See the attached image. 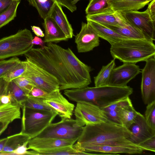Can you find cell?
Segmentation results:
<instances>
[{
    "instance_id": "6da1fadb",
    "label": "cell",
    "mask_w": 155,
    "mask_h": 155,
    "mask_svg": "<svg viewBox=\"0 0 155 155\" xmlns=\"http://www.w3.org/2000/svg\"><path fill=\"white\" fill-rule=\"evenodd\" d=\"M24 55L26 59L54 76L60 91L84 88L91 82L92 68L80 61L69 48L65 49L48 43L43 47L32 48Z\"/></svg>"
},
{
    "instance_id": "7a4b0ae2",
    "label": "cell",
    "mask_w": 155,
    "mask_h": 155,
    "mask_svg": "<svg viewBox=\"0 0 155 155\" xmlns=\"http://www.w3.org/2000/svg\"><path fill=\"white\" fill-rule=\"evenodd\" d=\"M131 135L128 129L109 120L83 127L81 134L73 147L79 150L86 146L133 143L128 139Z\"/></svg>"
},
{
    "instance_id": "3957f363",
    "label": "cell",
    "mask_w": 155,
    "mask_h": 155,
    "mask_svg": "<svg viewBox=\"0 0 155 155\" xmlns=\"http://www.w3.org/2000/svg\"><path fill=\"white\" fill-rule=\"evenodd\" d=\"M133 92V88L127 85L118 87L106 85L65 89L64 94L71 101L77 103L89 102L101 108L129 97Z\"/></svg>"
},
{
    "instance_id": "277c9868",
    "label": "cell",
    "mask_w": 155,
    "mask_h": 155,
    "mask_svg": "<svg viewBox=\"0 0 155 155\" xmlns=\"http://www.w3.org/2000/svg\"><path fill=\"white\" fill-rule=\"evenodd\" d=\"M110 52L114 59L135 64L155 56V45L147 39H126L111 45Z\"/></svg>"
},
{
    "instance_id": "5b68a950",
    "label": "cell",
    "mask_w": 155,
    "mask_h": 155,
    "mask_svg": "<svg viewBox=\"0 0 155 155\" xmlns=\"http://www.w3.org/2000/svg\"><path fill=\"white\" fill-rule=\"evenodd\" d=\"M22 110L21 132L31 139L37 136L51 123L58 114L29 108L24 106Z\"/></svg>"
},
{
    "instance_id": "8992f818",
    "label": "cell",
    "mask_w": 155,
    "mask_h": 155,
    "mask_svg": "<svg viewBox=\"0 0 155 155\" xmlns=\"http://www.w3.org/2000/svg\"><path fill=\"white\" fill-rule=\"evenodd\" d=\"M31 31L25 28L0 39V60L25 54L33 48Z\"/></svg>"
},
{
    "instance_id": "52a82bcc",
    "label": "cell",
    "mask_w": 155,
    "mask_h": 155,
    "mask_svg": "<svg viewBox=\"0 0 155 155\" xmlns=\"http://www.w3.org/2000/svg\"><path fill=\"white\" fill-rule=\"evenodd\" d=\"M83 127L78 126L75 120L61 119L56 123H51L36 137L52 138L76 142L82 133Z\"/></svg>"
},
{
    "instance_id": "ba28073f",
    "label": "cell",
    "mask_w": 155,
    "mask_h": 155,
    "mask_svg": "<svg viewBox=\"0 0 155 155\" xmlns=\"http://www.w3.org/2000/svg\"><path fill=\"white\" fill-rule=\"evenodd\" d=\"M25 60L27 67L23 76L31 81L35 87L48 93L59 90V83L54 76L29 60Z\"/></svg>"
},
{
    "instance_id": "9c48e42d",
    "label": "cell",
    "mask_w": 155,
    "mask_h": 155,
    "mask_svg": "<svg viewBox=\"0 0 155 155\" xmlns=\"http://www.w3.org/2000/svg\"><path fill=\"white\" fill-rule=\"evenodd\" d=\"M74 114L77 125L81 127L105 122L109 120L100 107L89 102L77 103Z\"/></svg>"
},
{
    "instance_id": "30bf717a",
    "label": "cell",
    "mask_w": 155,
    "mask_h": 155,
    "mask_svg": "<svg viewBox=\"0 0 155 155\" xmlns=\"http://www.w3.org/2000/svg\"><path fill=\"white\" fill-rule=\"evenodd\" d=\"M120 13L128 21L141 32L147 40L152 41L155 40V21L152 19L147 10L143 12L130 11Z\"/></svg>"
},
{
    "instance_id": "8fae6325",
    "label": "cell",
    "mask_w": 155,
    "mask_h": 155,
    "mask_svg": "<svg viewBox=\"0 0 155 155\" xmlns=\"http://www.w3.org/2000/svg\"><path fill=\"white\" fill-rule=\"evenodd\" d=\"M145 61V65L141 71V90L143 101L147 105L155 101V56Z\"/></svg>"
},
{
    "instance_id": "7c38bea8",
    "label": "cell",
    "mask_w": 155,
    "mask_h": 155,
    "mask_svg": "<svg viewBox=\"0 0 155 155\" xmlns=\"http://www.w3.org/2000/svg\"><path fill=\"white\" fill-rule=\"evenodd\" d=\"M99 38L95 30L88 22H82L81 30L75 38L78 52H86L92 50L99 45Z\"/></svg>"
},
{
    "instance_id": "4fadbf2b",
    "label": "cell",
    "mask_w": 155,
    "mask_h": 155,
    "mask_svg": "<svg viewBox=\"0 0 155 155\" xmlns=\"http://www.w3.org/2000/svg\"><path fill=\"white\" fill-rule=\"evenodd\" d=\"M141 72L139 66L135 64L124 63L112 70L108 85L123 87Z\"/></svg>"
},
{
    "instance_id": "5bb4252c",
    "label": "cell",
    "mask_w": 155,
    "mask_h": 155,
    "mask_svg": "<svg viewBox=\"0 0 155 155\" xmlns=\"http://www.w3.org/2000/svg\"><path fill=\"white\" fill-rule=\"evenodd\" d=\"M79 150L85 152H94L107 154H140L144 150L139 146L133 143L86 146L80 148Z\"/></svg>"
},
{
    "instance_id": "9a60e30c",
    "label": "cell",
    "mask_w": 155,
    "mask_h": 155,
    "mask_svg": "<svg viewBox=\"0 0 155 155\" xmlns=\"http://www.w3.org/2000/svg\"><path fill=\"white\" fill-rule=\"evenodd\" d=\"M60 91L58 90L50 93L43 101L55 110L61 119L71 118L73 114L74 105L69 102Z\"/></svg>"
},
{
    "instance_id": "2e32d148",
    "label": "cell",
    "mask_w": 155,
    "mask_h": 155,
    "mask_svg": "<svg viewBox=\"0 0 155 155\" xmlns=\"http://www.w3.org/2000/svg\"><path fill=\"white\" fill-rule=\"evenodd\" d=\"M128 129L131 131V135L128 140L137 145L155 136V130L148 125L144 116L139 112Z\"/></svg>"
},
{
    "instance_id": "e0dca14e",
    "label": "cell",
    "mask_w": 155,
    "mask_h": 155,
    "mask_svg": "<svg viewBox=\"0 0 155 155\" xmlns=\"http://www.w3.org/2000/svg\"><path fill=\"white\" fill-rule=\"evenodd\" d=\"M75 142L73 141L57 138L35 137L29 140L27 147L28 150L44 151L72 146Z\"/></svg>"
},
{
    "instance_id": "ac0fdd59",
    "label": "cell",
    "mask_w": 155,
    "mask_h": 155,
    "mask_svg": "<svg viewBox=\"0 0 155 155\" xmlns=\"http://www.w3.org/2000/svg\"><path fill=\"white\" fill-rule=\"evenodd\" d=\"M114 14L119 21L120 25H104L128 38L147 40L141 32L123 16L120 12H114Z\"/></svg>"
},
{
    "instance_id": "d6986e66",
    "label": "cell",
    "mask_w": 155,
    "mask_h": 155,
    "mask_svg": "<svg viewBox=\"0 0 155 155\" xmlns=\"http://www.w3.org/2000/svg\"><path fill=\"white\" fill-rule=\"evenodd\" d=\"M29 4L37 10L41 18L44 19L49 16L55 2L66 7L71 12L76 11V5L72 3V0H27Z\"/></svg>"
},
{
    "instance_id": "ffe728a7",
    "label": "cell",
    "mask_w": 155,
    "mask_h": 155,
    "mask_svg": "<svg viewBox=\"0 0 155 155\" xmlns=\"http://www.w3.org/2000/svg\"><path fill=\"white\" fill-rule=\"evenodd\" d=\"M44 20L42 25L45 30V43L58 42L68 39L51 17L49 16Z\"/></svg>"
},
{
    "instance_id": "44dd1931",
    "label": "cell",
    "mask_w": 155,
    "mask_h": 155,
    "mask_svg": "<svg viewBox=\"0 0 155 155\" xmlns=\"http://www.w3.org/2000/svg\"><path fill=\"white\" fill-rule=\"evenodd\" d=\"M152 0H107L109 7L114 12L136 11L143 8Z\"/></svg>"
},
{
    "instance_id": "7402d4cb",
    "label": "cell",
    "mask_w": 155,
    "mask_h": 155,
    "mask_svg": "<svg viewBox=\"0 0 155 155\" xmlns=\"http://www.w3.org/2000/svg\"><path fill=\"white\" fill-rule=\"evenodd\" d=\"M61 6L55 2L49 16L54 19L68 38H71L74 36L73 30Z\"/></svg>"
},
{
    "instance_id": "603a6c76",
    "label": "cell",
    "mask_w": 155,
    "mask_h": 155,
    "mask_svg": "<svg viewBox=\"0 0 155 155\" xmlns=\"http://www.w3.org/2000/svg\"><path fill=\"white\" fill-rule=\"evenodd\" d=\"M87 21L94 29L99 38L107 41L110 45L122 40L129 38L122 36L104 25L90 21Z\"/></svg>"
},
{
    "instance_id": "cb8c5ba5",
    "label": "cell",
    "mask_w": 155,
    "mask_h": 155,
    "mask_svg": "<svg viewBox=\"0 0 155 155\" xmlns=\"http://www.w3.org/2000/svg\"><path fill=\"white\" fill-rule=\"evenodd\" d=\"M21 107L18 105L9 103L0 105V122L11 123L21 119Z\"/></svg>"
},
{
    "instance_id": "d4e9b609",
    "label": "cell",
    "mask_w": 155,
    "mask_h": 155,
    "mask_svg": "<svg viewBox=\"0 0 155 155\" xmlns=\"http://www.w3.org/2000/svg\"><path fill=\"white\" fill-rule=\"evenodd\" d=\"M114 11L108 9L95 14L87 15V21H90L104 25H120V23L114 14Z\"/></svg>"
},
{
    "instance_id": "484cf974",
    "label": "cell",
    "mask_w": 155,
    "mask_h": 155,
    "mask_svg": "<svg viewBox=\"0 0 155 155\" xmlns=\"http://www.w3.org/2000/svg\"><path fill=\"white\" fill-rule=\"evenodd\" d=\"M131 103V100L128 97L101 108L105 112L110 120L120 124L118 118L119 112L123 107Z\"/></svg>"
},
{
    "instance_id": "4316f807",
    "label": "cell",
    "mask_w": 155,
    "mask_h": 155,
    "mask_svg": "<svg viewBox=\"0 0 155 155\" xmlns=\"http://www.w3.org/2000/svg\"><path fill=\"white\" fill-rule=\"evenodd\" d=\"M96 154L82 151L75 149L73 145L64 147L50 150L28 151V155H88Z\"/></svg>"
},
{
    "instance_id": "83f0119b",
    "label": "cell",
    "mask_w": 155,
    "mask_h": 155,
    "mask_svg": "<svg viewBox=\"0 0 155 155\" xmlns=\"http://www.w3.org/2000/svg\"><path fill=\"white\" fill-rule=\"evenodd\" d=\"M8 139L0 155H10V153L30 139L28 135L20 132L8 137Z\"/></svg>"
},
{
    "instance_id": "f1b7e54d",
    "label": "cell",
    "mask_w": 155,
    "mask_h": 155,
    "mask_svg": "<svg viewBox=\"0 0 155 155\" xmlns=\"http://www.w3.org/2000/svg\"><path fill=\"white\" fill-rule=\"evenodd\" d=\"M138 113L135 110L132 103L125 105L118 114L120 124L128 129L134 122Z\"/></svg>"
},
{
    "instance_id": "f546056e",
    "label": "cell",
    "mask_w": 155,
    "mask_h": 155,
    "mask_svg": "<svg viewBox=\"0 0 155 155\" xmlns=\"http://www.w3.org/2000/svg\"><path fill=\"white\" fill-rule=\"evenodd\" d=\"M7 94L11 95L12 103L19 105L21 108L28 97L25 92L13 81L8 83Z\"/></svg>"
},
{
    "instance_id": "4dcf8cb0",
    "label": "cell",
    "mask_w": 155,
    "mask_h": 155,
    "mask_svg": "<svg viewBox=\"0 0 155 155\" xmlns=\"http://www.w3.org/2000/svg\"><path fill=\"white\" fill-rule=\"evenodd\" d=\"M115 65V59H114L107 65L102 66L97 75L94 77L95 86L108 85L112 71Z\"/></svg>"
},
{
    "instance_id": "1f68e13d",
    "label": "cell",
    "mask_w": 155,
    "mask_h": 155,
    "mask_svg": "<svg viewBox=\"0 0 155 155\" xmlns=\"http://www.w3.org/2000/svg\"><path fill=\"white\" fill-rule=\"evenodd\" d=\"M20 1H13L10 5L0 13V28L14 19L16 17L17 8Z\"/></svg>"
},
{
    "instance_id": "d6a6232c",
    "label": "cell",
    "mask_w": 155,
    "mask_h": 155,
    "mask_svg": "<svg viewBox=\"0 0 155 155\" xmlns=\"http://www.w3.org/2000/svg\"><path fill=\"white\" fill-rule=\"evenodd\" d=\"M28 97V99L23 103L21 107L24 106L29 108L57 112L55 110L44 102L43 98L29 96Z\"/></svg>"
},
{
    "instance_id": "836d02e7",
    "label": "cell",
    "mask_w": 155,
    "mask_h": 155,
    "mask_svg": "<svg viewBox=\"0 0 155 155\" xmlns=\"http://www.w3.org/2000/svg\"><path fill=\"white\" fill-rule=\"evenodd\" d=\"M27 67V61H21L7 72L3 77L7 82H9L19 77H22Z\"/></svg>"
},
{
    "instance_id": "e575fe53",
    "label": "cell",
    "mask_w": 155,
    "mask_h": 155,
    "mask_svg": "<svg viewBox=\"0 0 155 155\" xmlns=\"http://www.w3.org/2000/svg\"><path fill=\"white\" fill-rule=\"evenodd\" d=\"M107 0H90L85 10L87 15L95 14L110 9L107 2Z\"/></svg>"
},
{
    "instance_id": "d590c367",
    "label": "cell",
    "mask_w": 155,
    "mask_h": 155,
    "mask_svg": "<svg viewBox=\"0 0 155 155\" xmlns=\"http://www.w3.org/2000/svg\"><path fill=\"white\" fill-rule=\"evenodd\" d=\"M21 61L16 57L8 59L0 60V78L4 75Z\"/></svg>"
},
{
    "instance_id": "8d00e7d4",
    "label": "cell",
    "mask_w": 155,
    "mask_h": 155,
    "mask_svg": "<svg viewBox=\"0 0 155 155\" xmlns=\"http://www.w3.org/2000/svg\"><path fill=\"white\" fill-rule=\"evenodd\" d=\"M147 105L144 117L148 125L155 130V101Z\"/></svg>"
},
{
    "instance_id": "74e56055",
    "label": "cell",
    "mask_w": 155,
    "mask_h": 155,
    "mask_svg": "<svg viewBox=\"0 0 155 155\" xmlns=\"http://www.w3.org/2000/svg\"><path fill=\"white\" fill-rule=\"evenodd\" d=\"M13 81L28 96L33 87H35L31 81L23 76L16 78Z\"/></svg>"
},
{
    "instance_id": "f35d334b",
    "label": "cell",
    "mask_w": 155,
    "mask_h": 155,
    "mask_svg": "<svg viewBox=\"0 0 155 155\" xmlns=\"http://www.w3.org/2000/svg\"><path fill=\"white\" fill-rule=\"evenodd\" d=\"M137 145L143 150L155 152V136L144 140Z\"/></svg>"
},
{
    "instance_id": "ab89813d",
    "label": "cell",
    "mask_w": 155,
    "mask_h": 155,
    "mask_svg": "<svg viewBox=\"0 0 155 155\" xmlns=\"http://www.w3.org/2000/svg\"><path fill=\"white\" fill-rule=\"evenodd\" d=\"M50 93L40 88L35 87L29 93L28 96L42 98L44 99Z\"/></svg>"
},
{
    "instance_id": "60d3db41",
    "label": "cell",
    "mask_w": 155,
    "mask_h": 155,
    "mask_svg": "<svg viewBox=\"0 0 155 155\" xmlns=\"http://www.w3.org/2000/svg\"><path fill=\"white\" fill-rule=\"evenodd\" d=\"M29 141L18 147L12 152H11L10 155H27L28 151L27 146Z\"/></svg>"
},
{
    "instance_id": "b9f144b4",
    "label": "cell",
    "mask_w": 155,
    "mask_h": 155,
    "mask_svg": "<svg viewBox=\"0 0 155 155\" xmlns=\"http://www.w3.org/2000/svg\"><path fill=\"white\" fill-rule=\"evenodd\" d=\"M147 10L152 19L155 21V0L150 2Z\"/></svg>"
},
{
    "instance_id": "7bdbcfd3",
    "label": "cell",
    "mask_w": 155,
    "mask_h": 155,
    "mask_svg": "<svg viewBox=\"0 0 155 155\" xmlns=\"http://www.w3.org/2000/svg\"><path fill=\"white\" fill-rule=\"evenodd\" d=\"M8 83L3 78H0V97L2 95L7 94Z\"/></svg>"
},
{
    "instance_id": "ee69618b",
    "label": "cell",
    "mask_w": 155,
    "mask_h": 155,
    "mask_svg": "<svg viewBox=\"0 0 155 155\" xmlns=\"http://www.w3.org/2000/svg\"><path fill=\"white\" fill-rule=\"evenodd\" d=\"M12 103V98L9 94H3L0 97V104H5Z\"/></svg>"
},
{
    "instance_id": "f6af8a7d",
    "label": "cell",
    "mask_w": 155,
    "mask_h": 155,
    "mask_svg": "<svg viewBox=\"0 0 155 155\" xmlns=\"http://www.w3.org/2000/svg\"><path fill=\"white\" fill-rule=\"evenodd\" d=\"M12 0H0V13L6 9L11 4Z\"/></svg>"
},
{
    "instance_id": "bcb514c9",
    "label": "cell",
    "mask_w": 155,
    "mask_h": 155,
    "mask_svg": "<svg viewBox=\"0 0 155 155\" xmlns=\"http://www.w3.org/2000/svg\"><path fill=\"white\" fill-rule=\"evenodd\" d=\"M31 27L32 31L36 36L41 37H44L45 34L40 27L34 25Z\"/></svg>"
},
{
    "instance_id": "7dc6e473",
    "label": "cell",
    "mask_w": 155,
    "mask_h": 155,
    "mask_svg": "<svg viewBox=\"0 0 155 155\" xmlns=\"http://www.w3.org/2000/svg\"><path fill=\"white\" fill-rule=\"evenodd\" d=\"M31 42L33 45H39L41 47H43L45 45V42L41 38L37 36H35L33 38Z\"/></svg>"
},
{
    "instance_id": "c3c4849f",
    "label": "cell",
    "mask_w": 155,
    "mask_h": 155,
    "mask_svg": "<svg viewBox=\"0 0 155 155\" xmlns=\"http://www.w3.org/2000/svg\"><path fill=\"white\" fill-rule=\"evenodd\" d=\"M8 137L0 139V152H2L6 143Z\"/></svg>"
},
{
    "instance_id": "681fc988",
    "label": "cell",
    "mask_w": 155,
    "mask_h": 155,
    "mask_svg": "<svg viewBox=\"0 0 155 155\" xmlns=\"http://www.w3.org/2000/svg\"><path fill=\"white\" fill-rule=\"evenodd\" d=\"M7 123L0 122V132L5 131L7 128Z\"/></svg>"
},
{
    "instance_id": "f907efd6",
    "label": "cell",
    "mask_w": 155,
    "mask_h": 155,
    "mask_svg": "<svg viewBox=\"0 0 155 155\" xmlns=\"http://www.w3.org/2000/svg\"><path fill=\"white\" fill-rule=\"evenodd\" d=\"M80 0H72V3L74 5H76L77 2Z\"/></svg>"
},
{
    "instance_id": "816d5d0a",
    "label": "cell",
    "mask_w": 155,
    "mask_h": 155,
    "mask_svg": "<svg viewBox=\"0 0 155 155\" xmlns=\"http://www.w3.org/2000/svg\"><path fill=\"white\" fill-rule=\"evenodd\" d=\"M4 132V131H2L0 132V136Z\"/></svg>"
},
{
    "instance_id": "f5cc1de1",
    "label": "cell",
    "mask_w": 155,
    "mask_h": 155,
    "mask_svg": "<svg viewBox=\"0 0 155 155\" xmlns=\"http://www.w3.org/2000/svg\"><path fill=\"white\" fill-rule=\"evenodd\" d=\"M19 0V1H21V0Z\"/></svg>"
},
{
    "instance_id": "db71d44e",
    "label": "cell",
    "mask_w": 155,
    "mask_h": 155,
    "mask_svg": "<svg viewBox=\"0 0 155 155\" xmlns=\"http://www.w3.org/2000/svg\"></svg>"
}]
</instances>
